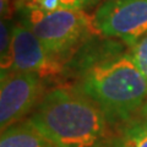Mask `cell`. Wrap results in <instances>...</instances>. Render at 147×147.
I'll use <instances>...</instances> for the list:
<instances>
[{"label": "cell", "instance_id": "9c48e42d", "mask_svg": "<svg viewBox=\"0 0 147 147\" xmlns=\"http://www.w3.org/2000/svg\"><path fill=\"white\" fill-rule=\"evenodd\" d=\"M130 55L147 80V36L132 45Z\"/></svg>", "mask_w": 147, "mask_h": 147}, {"label": "cell", "instance_id": "52a82bcc", "mask_svg": "<svg viewBox=\"0 0 147 147\" xmlns=\"http://www.w3.org/2000/svg\"><path fill=\"white\" fill-rule=\"evenodd\" d=\"M0 147H55L30 119L21 120L1 131Z\"/></svg>", "mask_w": 147, "mask_h": 147}, {"label": "cell", "instance_id": "5b68a950", "mask_svg": "<svg viewBox=\"0 0 147 147\" xmlns=\"http://www.w3.org/2000/svg\"><path fill=\"white\" fill-rule=\"evenodd\" d=\"M43 77L34 72H9L1 75L0 85V127L9 126L33 112L42 100Z\"/></svg>", "mask_w": 147, "mask_h": 147}, {"label": "cell", "instance_id": "8992f818", "mask_svg": "<svg viewBox=\"0 0 147 147\" xmlns=\"http://www.w3.org/2000/svg\"><path fill=\"white\" fill-rule=\"evenodd\" d=\"M11 32L10 54L7 63L1 67V75L9 72H34L45 77L60 70L53 55L27 25H15Z\"/></svg>", "mask_w": 147, "mask_h": 147}, {"label": "cell", "instance_id": "3957f363", "mask_svg": "<svg viewBox=\"0 0 147 147\" xmlns=\"http://www.w3.org/2000/svg\"><path fill=\"white\" fill-rule=\"evenodd\" d=\"M93 20L79 9L40 11L27 9V26L54 57L72 48L84 37Z\"/></svg>", "mask_w": 147, "mask_h": 147}, {"label": "cell", "instance_id": "6da1fadb", "mask_svg": "<svg viewBox=\"0 0 147 147\" xmlns=\"http://www.w3.org/2000/svg\"><path fill=\"white\" fill-rule=\"evenodd\" d=\"M28 119L55 147H104L109 137L108 119L80 90L48 92Z\"/></svg>", "mask_w": 147, "mask_h": 147}, {"label": "cell", "instance_id": "7a4b0ae2", "mask_svg": "<svg viewBox=\"0 0 147 147\" xmlns=\"http://www.w3.org/2000/svg\"><path fill=\"white\" fill-rule=\"evenodd\" d=\"M79 86L102 109L109 124L131 120L147 102V80L130 53L114 54L90 64Z\"/></svg>", "mask_w": 147, "mask_h": 147}, {"label": "cell", "instance_id": "30bf717a", "mask_svg": "<svg viewBox=\"0 0 147 147\" xmlns=\"http://www.w3.org/2000/svg\"><path fill=\"white\" fill-rule=\"evenodd\" d=\"M58 1L65 9H79V10H84V9L93 5L97 0H58Z\"/></svg>", "mask_w": 147, "mask_h": 147}, {"label": "cell", "instance_id": "ba28073f", "mask_svg": "<svg viewBox=\"0 0 147 147\" xmlns=\"http://www.w3.org/2000/svg\"><path fill=\"white\" fill-rule=\"evenodd\" d=\"M104 147H147V124L142 119L123 123L115 134L108 137Z\"/></svg>", "mask_w": 147, "mask_h": 147}, {"label": "cell", "instance_id": "8fae6325", "mask_svg": "<svg viewBox=\"0 0 147 147\" xmlns=\"http://www.w3.org/2000/svg\"><path fill=\"white\" fill-rule=\"evenodd\" d=\"M140 119H142L146 124H147V102L145 103V105L141 108V110H140Z\"/></svg>", "mask_w": 147, "mask_h": 147}, {"label": "cell", "instance_id": "277c9868", "mask_svg": "<svg viewBox=\"0 0 147 147\" xmlns=\"http://www.w3.org/2000/svg\"><path fill=\"white\" fill-rule=\"evenodd\" d=\"M92 20L102 34L132 47L147 36V0H105Z\"/></svg>", "mask_w": 147, "mask_h": 147}]
</instances>
